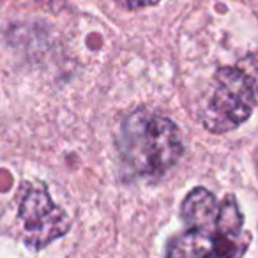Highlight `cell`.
I'll use <instances>...</instances> for the list:
<instances>
[{"instance_id":"cell-5","label":"cell","mask_w":258,"mask_h":258,"mask_svg":"<svg viewBox=\"0 0 258 258\" xmlns=\"http://www.w3.org/2000/svg\"><path fill=\"white\" fill-rule=\"evenodd\" d=\"M122 8L125 9H142V8H151V6L158 4L159 0H115Z\"/></svg>"},{"instance_id":"cell-2","label":"cell","mask_w":258,"mask_h":258,"mask_svg":"<svg viewBox=\"0 0 258 258\" xmlns=\"http://www.w3.org/2000/svg\"><path fill=\"white\" fill-rule=\"evenodd\" d=\"M117 144L122 159L138 175H161L182 154L175 124L149 110L135 111L122 122Z\"/></svg>"},{"instance_id":"cell-4","label":"cell","mask_w":258,"mask_h":258,"mask_svg":"<svg viewBox=\"0 0 258 258\" xmlns=\"http://www.w3.org/2000/svg\"><path fill=\"white\" fill-rule=\"evenodd\" d=\"M20 218L27 232V242L32 246H44L64 235L69 228L66 212L51 202L44 189L27 191L20 205Z\"/></svg>"},{"instance_id":"cell-1","label":"cell","mask_w":258,"mask_h":258,"mask_svg":"<svg viewBox=\"0 0 258 258\" xmlns=\"http://www.w3.org/2000/svg\"><path fill=\"white\" fill-rule=\"evenodd\" d=\"M187 228L170 242L166 258H242L249 244L233 197L218 202L204 187L193 189L180 209Z\"/></svg>"},{"instance_id":"cell-3","label":"cell","mask_w":258,"mask_h":258,"mask_svg":"<svg viewBox=\"0 0 258 258\" xmlns=\"http://www.w3.org/2000/svg\"><path fill=\"white\" fill-rule=\"evenodd\" d=\"M258 85L246 60L216 73L202 106V122L212 133H226L239 127L256 104Z\"/></svg>"}]
</instances>
